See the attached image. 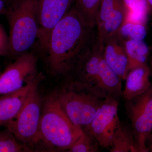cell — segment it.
<instances>
[{
  "label": "cell",
  "instance_id": "obj_3",
  "mask_svg": "<svg viewBox=\"0 0 152 152\" xmlns=\"http://www.w3.org/2000/svg\"><path fill=\"white\" fill-rule=\"evenodd\" d=\"M9 26V56L28 52L38 39L39 0H13L5 14Z\"/></svg>",
  "mask_w": 152,
  "mask_h": 152
},
{
  "label": "cell",
  "instance_id": "obj_2",
  "mask_svg": "<svg viewBox=\"0 0 152 152\" xmlns=\"http://www.w3.org/2000/svg\"><path fill=\"white\" fill-rule=\"evenodd\" d=\"M83 132L63 111L54 93L43 99L37 145L50 151H67Z\"/></svg>",
  "mask_w": 152,
  "mask_h": 152
},
{
  "label": "cell",
  "instance_id": "obj_4",
  "mask_svg": "<svg viewBox=\"0 0 152 152\" xmlns=\"http://www.w3.org/2000/svg\"><path fill=\"white\" fill-rule=\"evenodd\" d=\"M54 94L68 118L83 131L92 121L104 99L72 79L62 81Z\"/></svg>",
  "mask_w": 152,
  "mask_h": 152
},
{
  "label": "cell",
  "instance_id": "obj_13",
  "mask_svg": "<svg viewBox=\"0 0 152 152\" xmlns=\"http://www.w3.org/2000/svg\"><path fill=\"white\" fill-rule=\"evenodd\" d=\"M36 80L18 91L0 96V128L6 127L16 116Z\"/></svg>",
  "mask_w": 152,
  "mask_h": 152
},
{
  "label": "cell",
  "instance_id": "obj_9",
  "mask_svg": "<svg viewBox=\"0 0 152 152\" xmlns=\"http://www.w3.org/2000/svg\"><path fill=\"white\" fill-rule=\"evenodd\" d=\"M125 12L121 0H102L96 19L97 40L102 46L117 37L124 20Z\"/></svg>",
  "mask_w": 152,
  "mask_h": 152
},
{
  "label": "cell",
  "instance_id": "obj_10",
  "mask_svg": "<svg viewBox=\"0 0 152 152\" xmlns=\"http://www.w3.org/2000/svg\"><path fill=\"white\" fill-rule=\"evenodd\" d=\"M74 0H39V27L38 39L44 52L51 31L65 15Z\"/></svg>",
  "mask_w": 152,
  "mask_h": 152
},
{
  "label": "cell",
  "instance_id": "obj_15",
  "mask_svg": "<svg viewBox=\"0 0 152 152\" xmlns=\"http://www.w3.org/2000/svg\"><path fill=\"white\" fill-rule=\"evenodd\" d=\"M151 71L148 64L134 68L129 71L126 78L122 97L129 100L145 92L152 84L150 82Z\"/></svg>",
  "mask_w": 152,
  "mask_h": 152
},
{
  "label": "cell",
  "instance_id": "obj_23",
  "mask_svg": "<svg viewBox=\"0 0 152 152\" xmlns=\"http://www.w3.org/2000/svg\"><path fill=\"white\" fill-rule=\"evenodd\" d=\"M9 53V37L2 27L0 28V56H8Z\"/></svg>",
  "mask_w": 152,
  "mask_h": 152
},
{
  "label": "cell",
  "instance_id": "obj_18",
  "mask_svg": "<svg viewBox=\"0 0 152 152\" xmlns=\"http://www.w3.org/2000/svg\"><path fill=\"white\" fill-rule=\"evenodd\" d=\"M110 148L111 152H137L131 127L121 123Z\"/></svg>",
  "mask_w": 152,
  "mask_h": 152
},
{
  "label": "cell",
  "instance_id": "obj_14",
  "mask_svg": "<svg viewBox=\"0 0 152 152\" xmlns=\"http://www.w3.org/2000/svg\"><path fill=\"white\" fill-rule=\"evenodd\" d=\"M122 81L108 65L102 55L97 80L99 94L104 98L111 96L119 100L122 97Z\"/></svg>",
  "mask_w": 152,
  "mask_h": 152
},
{
  "label": "cell",
  "instance_id": "obj_24",
  "mask_svg": "<svg viewBox=\"0 0 152 152\" xmlns=\"http://www.w3.org/2000/svg\"><path fill=\"white\" fill-rule=\"evenodd\" d=\"M7 7V6L5 3L2 1H0V15H5Z\"/></svg>",
  "mask_w": 152,
  "mask_h": 152
},
{
  "label": "cell",
  "instance_id": "obj_5",
  "mask_svg": "<svg viewBox=\"0 0 152 152\" xmlns=\"http://www.w3.org/2000/svg\"><path fill=\"white\" fill-rule=\"evenodd\" d=\"M42 79V75L34 82L20 112L5 127L19 141L32 149L39 141L43 99L38 87Z\"/></svg>",
  "mask_w": 152,
  "mask_h": 152
},
{
  "label": "cell",
  "instance_id": "obj_28",
  "mask_svg": "<svg viewBox=\"0 0 152 152\" xmlns=\"http://www.w3.org/2000/svg\"><path fill=\"white\" fill-rule=\"evenodd\" d=\"M2 28V26H1V25H0V28Z\"/></svg>",
  "mask_w": 152,
  "mask_h": 152
},
{
  "label": "cell",
  "instance_id": "obj_12",
  "mask_svg": "<svg viewBox=\"0 0 152 152\" xmlns=\"http://www.w3.org/2000/svg\"><path fill=\"white\" fill-rule=\"evenodd\" d=\"M103 56L108 65L125 80L129 69V62L122 42L117 37L106 41L103 48Z\"/></svg>",
  "mask_w": 152,
  "mask_h": 152
},
{
  "label": "cell",
  "instance_id": "obj_20",
  "mask_svg": "<svg viewBox=\"0 0 152 152\" xmlns=\"http://www.w3.org/2000/svg\"><path fill=\"white\" fill-rule=\"evenodd\" d=\"M33 151L31 148L19 141L7 128L0 129V152Z\"/></svg>",
  "mask_w": 152,
  "mask_h": 152
},
{
  "label": "cell",
  "instance_id": "obj_8",
  "mask_svg": "<svg viewBox=\"0 0 152 152\" xmlns=\"http://www.w3.org/2000/svg\"><path fill=\"white\" fill-rule=\"evenodd\" d=\"M38 58L27 52L16 58L0 75V96L18 91L34 82L41 75L38 71Z\"/></svg>",
  "mask_w": 152,
  "mask_h": 152
},
{
  "label": "cell",
  "instance_id": "obj_22",
  "mask_svg": "<svg viewBox=\"0 0 152 152\" xmlns=\"http://www.w3.org/2000/svg\"><path fill=\"white\" fill-rule=\"evenodd\" d=\"M100 146L98 142L93 137L83 132L78 139L67 151L69 152H98Z\"/></svg>",
  "mask_w": 152,
  "mask_h": 152
},
{
  "label": "cell",
  "instance_id": "obj_6",
  "mask_svg": "<svg viewBox=\"0 0 152 152\" xmlns=\"http://www.w3.org/2000/svg\"><path fill=\"white\" fill-rule=\"evenodd\" d=\"M136 152H148L147 142L152 132V86L145 92L126 101Z\"/></svg>",
  "mask_w": 152,
  "mask_h": 152
},
{
  "label": "cell",
  "instance_id": "obj_7",
  "mask_svg": "<svg viewBox=\"0 0 152 152\" xmlns=\"http://www.w3.org/2000/svg\"><path fill=\"white\" fill-rule=\"evenodd\" d=\"M119 100L113 97L104 98L91 123L83 130L92 136L103 148H109L121 123L118 116Z\"/></svg>",
  "mask_w": 152,
  "mask_h": 152
},
{
  "label": "cell",
  "instance_id": "obj_27",
  "mask_svg": "<svg viewBox=\"0 0 152 152\" xmlns=\"http://www.w3.org/2000/svg\"><path fill=\"white\" fill-rule=\"evenodd\" d=\"M151 10H152V0H146Z\"/></svg>",
  "mask_w": 152,
  "mask_h": 152
},
{
  "label": "cell",
  "instance_id": "obj_16",
  "mask_svg": "<svg viewBox=\"0 0 152 152\" xmlns=\"http://www.w3.org/2000/svg\"><path fill=\"white\" fill-rule=\"evenodd\" d=\"M122 42L129 60V71L148 64L150 50L144 41L127 40Z\"/></svg>",
  "mask_w": 152,
  "mask_h": 152
},
{
  "label": "cell",
  "instance_id": "obj_17",
  "mask_svg": "<svg viewBox=\"0 0 152 152\" xmlns=\"http://www.w3.org/2000/svg\"><path fill=\"white\" fill-rule=\"evenodd\" d=\"M125 12V20L146 24L151 9L146 0H121Z\"/></svg>",
  "mask_w": 152,
  "mask_h": 152
},
{
  "label": "cell",
  "instance_id": "obj_26",
  "mask_svg": "<svg viewBox=\"0 0 152 152\" xmlns=\"http://www.w3.org/2000/svg\"><path fill=\"white\" fill-rule=\"evenodd\" d=\"M0 1H2L4 2L5 3L7 6L9 4H10L11 2H12V1L13 0H0Z\"/></svg>",
  "mask_w": 152,
  "mask_h": 152
},
{
  "label": "cell",
  "instance_id": "obj_11",
  "mask_svg": "<svg viewBox=\"0 0 152 152\" xmlns=\"http://www.w3.org/2000/svg\"><path fill=\"white\" fill-rule=\"evenodd\" d=\"M103 48V47L97 41L73 76L70 78L84 85L99 95L97 90V80L102 57Z\"/></svg>",
  "mask_w": 152,
  "mask_h": 152
},
{
  "label": "cell",
  "instance_id": "obj_19",
  "mask_svg": "<svg viewBox=\"0 0 152 152\" xmlns=\"http://www.w3.org/2000/svg\"><path fill=\"white\" fill-rule=\"evenodd\" d=\"M146 24L124 20L118 37L121 41H144L147 35Z\"/></svg>",
  "mask_w": 152,
  "mask_h": 152
},
{
  "label": "cell",
  "instance_id": "obj_21",
  "mask_svg": "<svg viewBox=\"0 0 152 152\" xmlns=\"http://www.w3.org/2000/svg\"><path fill=\"white\" fill-rule=\"evenodd\" d=\"M102 0H74L76 8L90 25L96 27V19Z\"/></svg>",
  "mask_w": 152,
  "mask_h": 152
},
{
  "label": "cell",
  "instance_id": "obj_25",
  "mask_svg": "<svg viewBox=\"0 0 152 152\" xmlns=\"http://www.w3.org/2000/svg\"><path fill=\"white\" fill-rule=\"evenodd\" d=\"M149 142L148 144H147V148H148V152H152V134L150 135L148 139L147 143Z\"/></svg>",
  "mask_w": 152,
  "mask_h": 152
},
{
  "label": "cell",
  "instance_id": "obj_1",
  "mask_svg": "<svg viewBox=\"0 0 152 152\" xmlns=\"http://www.w3.org/2000/svg\"><path fill=\"white\" fill-rule=\"evenodd\" d=\"M97 41L96 27L87 23L72 6L49 35L43 52L48 72L62 81L71 78Z\"/></svg>",
  "mask_w": 152,
  "mask_h": 152
}]
</instances>
